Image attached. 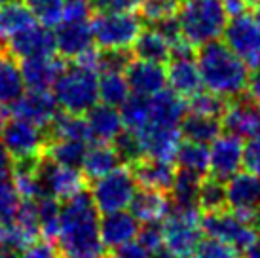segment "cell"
<instances>
[{
	"instance_id": "681fc988",
	"label": "cell",
	"mask_w": 260,
	"mask_h": 258,
	"mask_svg": "<svg viewBox=\"0 0 260 258\" xmlns=\"http://www.w3.org/2000/svg\"><path fill=\"white\" fill-rule=\"evenodd\" d=\"M143 0H93V6L99 10H123V12H133L141 8Z\"/></svg>"
},
{
	"instance_id": "91938a15",
	"label": "cell",
	"mask_w": 260,
	"mask_h": 258,
	"mask_svg": "<svg viewBox=\"0 0 260 258\" xmlns=\"http://www.w3.org/2000/svg\"><path fill=\"white\" fill-rule=\"evenodd\" d=\"M110 258H120V256H118V254H114V256H110Z\"/></svg>"
},
{
	"instance_id": "bcb514c9",
	"label": "cell",
	"mask_w": 260,
	"mask_h": 258,
	"mask_svg": "<svg viewBox=\"0 0 260 258\" xmlns=\"http://www.w3.org/2000/svg\"><path fill=\"white\" fill-rule=\"evenodd\" d=\"M93 0H65L63 21H89Z\"/></svg>"
},
{
	"instance_id": "7a4b0ae2",
	"label": "cell",
	"mask_w": 260,
	"mask_h": 258,
	"mask_svg": "<svg viewBox=\"0 0 260 258\" xmlns=\"http://www.w3.org/2000/svg\"><path fill=\"white\" fill-rule=\"evenodd\" d=\"M203 87L222 99H238L249 86V69L234 51L220 42H209L198 51Z\"/></svg>"
},
{
	"instance_id": "3957f363",
	"label": "cell",
	"mask_w": 260,
	"mask_h": 258,
	"mask_svg": "<svg viewBox=\"0 0 260 258\" xmlns=\"http://www.w3.org/2000/svg\"><path fill=\"white\" fill-rule=\"evenodd\" d=\"M177 23L188 42L194 48H202L224 35L228 14L222 0H181Z\"/></svg>"
},
{
	"instance_id": "5bb4252c",
	"label": "cell",
	"mask_w": 260,
	"mask_h": 258,
	"mask_svg": "<svg viewBox=\"0 0 260 258\" xmlns=\"http://www.w3.org/2000/svg\"><path fill=\"white\" fill-rule=\"evenodd\" d=\"M57 107V101L50 89H29L14 105H10V110L14 118H21L46 129L50 127V123L59 112Z\"/></svg>"
},
{
	"instance_id": "7dc6e473",
	"label": "cell",
	"mask_w": 260,
	"mask_h": 258,
	"mask_svg": "<svg viewBox=\"0 0 260 258\" xmlns=\"http://www.w3.org/2000/svg\"><path fill=\"white\" fill-rule=\"evenodd\" d=\"M243 165L247 171H251L260 179V141L254 139L245 146V158H243Z\"/></svg>"
},
{
	"instance_id": "6da1fadb",
	"label": "cell",
	"mask_w": 260,
	"mask_h": 258,
	"mask_svg": "<svg viewBox=\"0 0 260 258\" xmlns=\"http://www.w3.org/2000/svg\"><path fill=\"white\" fill-rule=\"evenodd\" d=\"M57 243L61 258H107L97 207L86 192L65 201V207H61Z\"/></svg>"
},
{
	"instance_id": "277c9868",
	"label": "cell",
	"mask_w": 260,
	"mask_h": 258,
	"mask_svg": "<svg viewBox=\"0 0 260 258\" xmlns=\"http://www.w3.org/2000/svg\"><path fill=\"white\" fill-rule=\"evenodd\" d=\"M97 72L87 71L80 64L65 69L57 78L53 89V97L65 112L86 114L99 101V86Z\"/></svg>"
},
{
	"instance_id": "52a82bcc",
	"label": "cell",
	"mask_w": 260,
	"mask_h": 258,
	"mask_svg": "<svg viewBox=\"0 0 260 258\" xmlns=\"http://www.w3.org/2000/svg\"><path fill=\"white\" fill-rule=\"evenodd\" d=\"M137 194V180L129 165H118L114 171L107 173L101 179H95L91 186V200L97 211L114 213L131 205Z\"/></svg>"
},
{
	"instance_id": "ba28073f",
	"label": "cell",
	"mask_w": 260,
	"mask_h": 258,
	"mask_svg": "<svg viewBox=\"0 0 260 258\" xmlns=\"http://www.w3.org/2000/svg\"><path fill=\"white\" fill-rule=\"evenodd\" d=\"M0 139L14 162L42 158L46 146H48L42 127L27 122V120H21V118H12L2 123Z\"/></svg>"
},
{
	"instance_id": "ab89813d",
	"label": "cell",
	"mask_w": 260,
	"mask_h": 258,
	"mask_svg": "<svg viewBox=\"0 0 260 258\" xmlns=\"http://www.w3.org/2000/svg\"><path fill=\"white\" fill-rule=\"evenodd\" d=\"M188 110L192 114H200V116H211V118H220L226 110V101L220 97V95L213 93V91H203L200 89L198 93H194L192 97H188Z\"/></svg>"
},
{
	"instance_id": "836d02e7",
	"label": "cell",
	"mask_w": 260,
	"mask_h": 258,
	"mask_svg": "<svg viewBox=\"0 0 260 258\" xmlns=\"http://www.w3.org/2000/svg\"><path fill=\"white\" fill-rule=\"evenodd\" d=\"M37 211L40 234L50 243L57 241L59 226H61V201L50 196V194H44L37 200Z\"/></svg>"
},
{
	"instance_id": "60d3db41",
	"label": "cell",
	"mask_w": 260,
	"mask_h": 258,
	"mask_svg": "<svg viewBox=\"0 0 260 258\" xmlns=\"http://www.w3.org/2000/svg\"><path fill=\"white\" fill-rule=\"evenodd\" d=\"M224 180L211 177V179L202 180V188H200V207L205 211H217V209H224L226 205V186L222 184Z\"/></svg>"
},
{
	"instance_id": "f1b7e54d",
	"label": "cell",
	"mask_w": 260,
	"mask_h": 258,
	"mask_svg": "<svg viewBox=\"0 0 260 258\" xmlns=\"http://www.w3.org/2000/svg\"><path fill=\"white\" fill-rule=\"evenodd\" d=\"M37 25V19L27 4L19 0L0 6V40H12L19 33Z\"/></svg>"
},
{
	"instance_id": "603a6c76",
	"label": "cell",
	"mask_w": 260,
	"mask_h": 258,
	"mask_svg": "<svg viewBox=\"0 0 260 258\" xmlns=\"http://www.w3.org/2000/svg\"><path fill=\"white\" fill-rule=\"evenodd\" d=\"M86 123L91 139L103 143H112L123 131V120L118 107H110L107 103L89 108L86 112Z\"/></svg>"
},
{
	"instance_id": "1f68e13d",
	"label": "cell",
	"mask_w": 260,
	"mask_h": 258,
	"mask_svg": "<svg viewBox=\"0 0 260 258\" xmlns=\"http://www.w3.org/2000/svg\"><path fill=\"white\" fill-rule=\"evenodd\" d=\"M97 86H99V101L110 107L120 108L131 95L127 78L122 71H103L97 80Z\"/></svg>"
},
{
	"instance_id": "db71d44e",
	"label": "cell",
	"mask_w": 260,
	"mask_h": 258,
	"mask_svg": "<svg viewBox=\"0 0 260 258\" xmlns=\"http://www.w3.org/2000/svg\"><path fill=\"white\" fill-rule=\"evenodd\" d=\"M247 256L249 258H260V234H256L253 245H251V247H249V251H247Z\"/></svg>"
},
{
	"instance_id": "d6986e66",
	"label": "cell",
	"mask_w": 260,
	"mask_h": 258,
	"mask_svg": "<svg viewBox=\"0 0 260 258\" xmlns=\"http://www.w3.org/2000/svg\"><path fill=\"white\" fill-rule=\"evenodd\" d=\"M226 203L234 211H260V179L251 171H238L226 180Z\"/></svg>"
},
{
	"instance_id": "74e56055",
	"label": "cell",
	"mask_w": 260,
	"mask_h": 258,
	"mask_svg": "<svg viewBox=\"0 0 260 258\" xmlns=\"http://www.w3.org/2000/svg\"><path fill=\"white\" fill-rule=\"evenodd\" d=\"M37 237V230L27 228L17 218H14L12 222L0 224V249H8V251H14L19 254L35 243Z\"/></svg>"
},
{
	"instance_id": "5b68a950",
	"label": "cell",
	"mask_w": 260,
	"mask_h": 258,
	"mask_svg": "<svg viewBox=\"0 0 260 258\" xmlns=\"http://www.w3.org/2000/svg\"><path fill=\"white\" fill-rule=\"evenodd\" d=\"M89 25L93 42L103 50H129L143 33V19L123 10H99Z\"/></svg>"
},
{
	"instance_id": "cb8c5ba5",
	"label": "cell",
	"mask_w": 260,
	"mask_h": 258,
	"mask_svg": "<svg viewBox=\"0 0 260 258\" xmlns=\"http://www.w3.org/2000/svg\"><path fill=\"white\" fill-rule=\"evenodd\" d=\"M129 209H131V215L135 216L139 222L158 224L169 215V211H171V200L161 190L143 188L141 192L135 194Z\"/></svg>"
},
{
	"instance_id": "f5cc1de1",
	"label": "cell",
	"mask_w": 260,
	"mask_h": 258,
	"mask_svg": "<svg viewBox=\"0 0 260 258\" xmlns=\"http://www.w3.org/2000/svg\"><path fill=\"white\" fill-rule=\"evenodd\" d=\"M247 93H249V99L253 101L254 105L260 108V71H256V74H254L253 78L249 80Z\"/></svg>"
},
{
	"instance_id": "f907efd6",
	"label": "cell",
	"mask_w": 260,
	"mask_h": 258,
	"mask_svg": "<svg viewBox=\"0 0 260 258\" xmlns=\"http://www.w3.org/2000/svg\"><path fill=\"white\" fill-rule=\"evenodd\" d=\"M116 254L120 258H148L150 254L145 251V247L139 243V241H131V243L123 245V247H120L118 251H116Z\"/></svg>"
},
{
	"instance_id": "11a10c76",
	"label": "cell",
	"mask_w": 260,
	"mask_h": 258,
	"mask_svg": "<svg viewBox=\"0 0 260 258\" xmlns=\"http://www.w3.org/2000/svg\"><path fill=\"white\" fill-rule=\"evenodd\" d=\"M254 19L260 23V2L256 4V6H254Z\"/></svg>"
},
{
	"instance_id": "e575fe53",
	"label": "cell",
	"mask_w": 260,
	"mask_h": 258,
	"mask_svg": "<svg viewBox=\"0 0 260 258\" xmlns=\"http://www.w3.org/2000/svg\"><path fill=\"white\" fill-rule=\"evenodd\" d=\"M175 159L182 171H190L200 177H205L209 173V146L207 144L184 141Z\"/></svg>"
},
{
	"instance_id": "7c38bea8",
	"label": "cell",
	"mask_w": 260,
	"mask_h": 258,
	"mask_svg": "<svg viewBox=\"0 0 260 258\" xmlns=\"http://www.w3.org/2000/svg\"><path fill=\"white\" fill-rule=\"evenodd\" d=\"M137 137L139 146L143 150V158L175 162L177 152L182 144L181 125H159L148 123L145 127L133 133Z\"/></svg>"
},
{
	"instance_id": "9c48e42d",
	"label": "cell",
	"mask_w": 260,
	"mask_h": 258,
	"mask_svg": "<svg viewBox=\"0 0 260 258\" xmlns=\"http://www.w3.org/2000/svg\"><path fill=\"white\" fill-rule=\"evenodd\" d=\"M202 228L209 237L220 239L224 243L236 247L238 251H249L256 237V228L243 222L232 209L207 211L205 216H202Z\"/></svg>"
},
{
	"instance_id": "d4e9b609",
	"label": "cell",
	"mask_w": 260,
	"mask_h": 258,
	"mask_svg": "<svg viewBox=\"0 0 260 258\" xmlns=\"http://www.w3.org/2000/svg\"><path fill=\"white\" fill-rule=\"evenodd\" d=\"M131 171L135 175L137 184H141L143 188L161 190V192L171 190L175 175H177L173 162H164V159L154 158H141L133 164Z\"/></svg>"
},
{
	"instance_id": "e0dca14e",
	"label": "cell",
	"mask_w": 260,
	"mask_h": 258,
	"mask_svg": "<svg viewBox=\"0 0 260 258\" xmlns=\"http://www.w3.org/2000/svg\"><path fill=\"white\" fill-rule=\"evenodd\" d=\"M139 220L123 211H114V213H105L101 220H99V232H101V241L105 249H112L118 251L120 247L131 243L133 239L139 236Z\"/></svg>"
},
{
	"instance_id": "2e32d148",
	"label": "cell",
	"mask_w": 260,
	"mask_h": 258,
	"mask_svg": "<svg viewBox=\"0 0 260 258\" xmlns=\"http://www.w3.org/2000/svg\"><path fill=\"white\" fill-rule=\"evenodd\" d=\"M222 127L241 139H258L260 141V108L253 101L236 99L226 105L224 114L220 116Z\"/></svg>"
},
{
	"instance_id": "d6a6232c",
	"label": "cell",
	"mask_w": 260,
	"mask_h": 258,
	"mask_svg": "<svg viewBox=\"0 0 260 258\" xmlns=\"http://www.w3.org/2000/svg\"><path fill=\"white\" fill-rule=\"evenodd\" d=\"M87 150V141H76V139H51V143L46 146V156L55 164L73 165L80 167L84 162Z\"/></svg>"
},
{
	"instance_id": "7bdbcfd3",
	"label": "cell",
	"mask_w": 260,
	"mask_h": 258,
	"mask_svg": "<svg viewBox=\"0 0 260 258\" xmlns=\"http://www.w3.org/2000/svg\"><path fill=\"white\" fill-rule=\"evenodd\" d=\"M21 196L8 179H0V224L12 222L21 207Z\"/></svg>"
},
{
	"instance_id": "ac0fdd59",
	"label": "cell",
	"mask_w": 260,
	"mask_h": 258,
	"mask_svg": "<svg viewBox=\"0 0 260 258\" xmlns=\"http://www.w3.org/2000/svg\"><path fill=\"white\" fill-rule=\"evenodd\" d=\"M10 51L17 59H30V57H44L53 55L55 48V35L48 27L32 25L27 30L19 33L10 40Z\"/></svg>"
},
{
	"instance_id": "816d5d0a",
	"label": "cell",
	"mask_w": 260,
	"mask_h": 258,
	"mask_svg": "<svg viewBox=\"0 0 260 258\" xmlns=\"http://www.w3.org/2000/svg\"><path fill=\"white\" fill-rule=\"evenodd\" d=\"M10 173H12V156L0 139V179H8Z\"/></svg>"
},
{
	"instance_id": "8992f818",
	"label": "cell",
	"mask_w": 260,
	"mask_h": 258,
	"mask_svg": "<svg viewBox=\"0 0 260 258\" xmlns=\"http://www.w3.org/2000/svg\"><path fill=\"white\" fill-rule=\"evenodd\" d=\"M164 247L179 258H188L202 241V215L198 207H177L161 220Z\"/></svg>"
},
{
	"instance_id": "d590c367",
	"label": "cell",
	"mask_w": 260,
	"mask_h": 258,
	"mask_svg": "<svg viewBox=\"0 0 260 258\" xmlns=\"http://www.w3.org/2000/svg\"><path fill=\"white\" fill-rule=\"evenodd\" d=\"M203 177L190 171H177L171 186V198L177 207H198L200 203V188Z\"/></svg>"
},
{
	"instance_id": "4dcf8cb0",
	"label": "cell",
	"mask_w": 260,
	"mask_h": 258,
	"mask_svg": "<svg viewBox=\"0 0 260 258\" xmlns=\"http://www.w3.org/2000/svg\"><path fill=\"white\" fill-rule=\"evenodd\" d=\"M220 131H222V122L211 116H200L190 112L181 122V133L184 141L211 144L220 135Z\"/></svg>"
},
{
	"instance_id": "c3c4849f",
	"label": "cell",
	"mask_w": 260,
	"mask_h": 258,
	"mask_svg": "<svg viewBox=\"0 0 260 258\" xmlns=\"http://www.w3.org/2000/svg\"><path fill=\"white\" fill-rule=\"evenodd\" d=\"M19 258H61V254L53 249L50 241H46V243H32L19 254Z\"/></svg>"
},
{
	"instance_id": "ffe728a7",
	"label": "cell",
	"mask_w": 260,
	"mask_h": 258,
	"mask_svg": "<svg viewBox=\"0 0 260 258\" xmlns=\"http://www.w3.org/2000/svg\"><path fill=\"white\" fill-rule=\"evenodd\" d=\"M21 61L25 87H29V89H51L67 69L63 57H55V53L44 55V57L21 59Z\"/></svg>"
},
{
	"instance_id": "83f0119b",
	"label": "cell",
	"mask_w": 260,
	"mask_h": 258,
	"mask_svg": "<svg viewBox=\"0 0 260 258\" xmlns=\"http://www.w3.org/2000/svg\"><path fill=\"white\" fill-rule=\"evenodd\" d=\"M40 159H27V162H15L12 169V184L21 196V200H38L44 196V186L40 180Z\"/></svg>"
},
{
	"instance_id": "8d00e7d4",
	"label": "cell",
	"mask_w": 260,
	"mask_h": 258,
	"mask_svg": "<svg viewBox=\"0 0 260 258\" xmlns=\"http://www.w3.org/2000/svg\"><path fill=\"white\" fill-rule=\"evenodd\" d=\"M51 139H76V141H89V129L86 118L73 112H57L53 122L50 123Z\"/></svg>"
},
{
	"instance_id": "9a60e30c",
	"label": "cell",
	"mask_w": 260,
	"mask_h": 258,
	"mask_svg": "<svg viewBox=\"0 0 260 258\" xmlns=\"http://www.w3.org/2000/svg\"><path fill=\"white\" fill-rule=\"evenodd\" d=\"M131 93L152 97L164 91L167 86V71L161 63L145 61V59H131L127 69L123 71Z\"/></svg>"
},
{
	"instance_id": "30bf717a",
	"label": "cell",
	"mask_w": 260,
	"mask_h": 258,
	"mask_svg": "<svg viewBox=\"0 0 260 258\" xmlns=\"http://www.w3.org/2000/svg\"><path fill=\"white\" fill-rule=\"evenodd\" d=\"M224 44L238 55L247 69L260 71V23L251 15H238L224 29Z\"/></svg>"
},
{
	"instance_id": "44dd1931",
	"label": "cell",
	"mask_w": 260,
	"mask_h": 258,
	"mask_svg": "<svg viewBox=\"0 0 260 258\" xmlns=\"http://www.w3.org/2000/svg\"><path fill=\"white\" fill-rule=\"evenodd\" d=\"M93 46L89 21H63L55 33V48L63 59H76Z\"/></svg>"
},
{
	"instance_id": "4fadbf2b",
	"label": "cell",
	"mask_w": 260,
	"mask_h": 258,
	"mask_svg": "<svg viewBox=\"0 0 260 258\" xmlns=\"http://www.w3.org/2000/svg\"><path fill=\"white\" fill-rule=\"evenodd\" d=\"M245 158V144L243 139L234 133L220 135L209 146V171L213 177L228 180L232 175L239 171Z\"/></svg>"
},
{
	"instance_id": "b9f144b4",
	"label": "cell",
	"mask_w": 260,
	"mask_h": 258,
	"mask_svg": "<svg viewBox=\"0 0 260 258\" xmlns=\"http://www.w3.org/2000/svg\"><path fill=\"white\" fill-rule=\"evenodd\" d=\"M181 6V0H143L141 14L146 21L159 23L169 17H175Z\"/></svg>"
},
{
	"instance_id": "6f0895ef",
	"label": "cell",
	"mask_w": 260,
	"mask_h": 258,
	"mask_svg": "<svg viewBox=\"0 0 260 258\" xmlns=\"http://www.w3.org/2000/svg\"><path fill=\"white\" fill-rule=\"evenodd\" d=\"M2 107H4V105H0V127H2V123L6 122V120H4V108Z\"/></svg>"
},
{
	"instance_id": "f35d334b",
	"label": "cell",
	"mask_w": 260,
	"mask_h": 258,
	"mask_svg": "<svg viewBox=\"0 0 260 258\" xmlns=\"http://www.w3.org/2000/svg\"><path fill=\"white\" fill-rule=\"evenodd\" d=\"M27 6L35 15L38 25L48 29H57L63 23L65 0H27Z\"/></svg>"
},
{
	"instance_id": "680465c9",
	"label": "cell",
	"mask_w": 260,
	"mask_h": 258,
	"mask_svg": "<svg viewBox=\"0 0 260 258\" xmlns=\"http://www.w3.org/2000/svg\"><path fill=\"white\" fill-rule=\"evenodd\" d=\"M10 2H15V0H0V6H4V4H10Z\"/></svg>"
},
{
	"instance_id": "8fae6325",
	"label": "cell",
	"mask_w": 260,
	"mask_h": 258,
	"mask_svg": "<svg viewBox=\"0 0 260 258\" xmlns=\"http://www.w3.org/2000/svg\"><path fill=\"white\" fill-rule=\"evenodd\" d=\"M40 180H42L44 192L57 198L59 201H69L74 196L84 192L86 179L84 173L73 165L55 164L51 159H40Z\"/></svg>"
},
{
	"instance_id": "f6af8a7d",
	"label": "cell",
	"mask_w": 260,
	"mask_h": 258,
	"mask_svg": "<svg viewBox=\"0 0 260 258\" xmlns=\"http://www.w3.org/2000/svg\"><path fill=\"white\" fill-rule=\"evenodd\" d=\"M137 241L148 254H158L164 247V236H161V228H158L156 224H146L143 230H139Z\"/></svg>"
},
{
	"instance_id": "ee69618b",
	"label": "cell",
	"mask_w": 260,
	"mask_h": 258,
	"mask_svg": "<svg viewBox=\"0 0 260 258\" xmlns=\"http://www.w3.org/2000/svg\"><path fill=\"white\" fill-rule=\"evenodd\" d=\"M238 249L215 237L202 239L188 258H238Z\"/></svg>"
},
{
	"instance_id": "4316f807",
	"label": "cell",
	"mask_w": 260,
	"mask_h": 258,
	"mask_svg": "<svg viewBox=\"0 0 260 258\" xmlns=\"http://www.w3.org/2000/svg\"><path fill=\"white\" fill-rule=\"evenodd\" d=\"M122 158L116 150L112 143H103V141H95L93 144H87L86 156L82 162L84 173L89 179H101L107 173L114 171L120 165Z\"/></svg>"
},
{
	"instance_id": "f546056e",
	"label": "cell",
	"mask_w": 260,
	"mask_h": 258,
	"mask_svg": "<svg viewBox=\"0 0 260 258\" xmlns=\"http://www.w3.org/2000/svg\"><path fill=\"white\" fill-rule=\"evenodd\" d=\"M133 51L137 59L154 63H166L171 59V44L158 27L143 30L133 44Z\"/></svg>"
},
{
	"instance_id": "7402d4cb",
	"label": "cell",
	"mask_w": 260,
	"mask_h": 258,
	"mask_svg": "<svg viewBox=\"0 0 260 258\" xmlns=\"http://www.w3.org/2000/svg\"><path fill=\"white\" fill-rule=\"evenodd\" d=\"M167 84L182 99L192 97L200 89H203V80L198 61H194L192 55L171 57V63L167 67Z\"/></svg>"
},
{
	"instance_id": "9f6ffc18",
	"label": "cell",
	"mask_w": 260,
	"mask_h": 258,
	"mask_svg": "<svg viewBox=\"0 0 260 258\" xmlns=\"http://www.w3.org/2000/svg\"><path fill=\"white\" fill-rule=\"evenodd\" d=\"M158 254H159V258H179V256H175V254H171V252H161V251H159Z\"/></svg>"
},
{
	"instance_id": "484cf974",
	"label": "cell",
	"mask_w": 260,
	"mask_h": 258,
	"mask_svg": "<svg viewBox=\"0 0 260 258\" xmlns=\"http://www.w3.org/2000/svg\"><path fill=\"white\" fill-rule=\"evenodd\" d=\"M25 93L21 64L10 50H0V105H14Z\"/></svg>"
}]
</instances>
